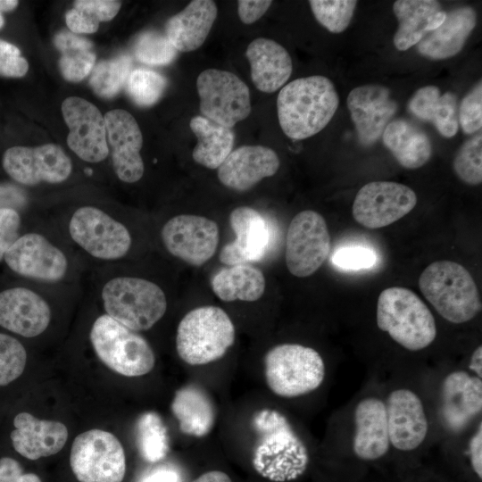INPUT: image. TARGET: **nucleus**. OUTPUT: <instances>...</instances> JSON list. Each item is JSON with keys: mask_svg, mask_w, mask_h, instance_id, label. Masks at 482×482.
<instances>
[{"mask_svg": "<svg viewBox=\"0 0 482 482\" xmlns=\"http://www.w3.org/2000/svg\"><path fill=\"white\" fill-rule=\"evenodd\" d=\"M338 104L336 87L327 77L312 75L292 80L277 98L281 129L293 140L312 137L328 124Z\"/></svg>", "mask_w": 482, "mask_h": 482, "instance_id": "1", "label": "nucleus"}, {"mask_svg": "<svg viewBox=\"0 0 482 482\" xmlns=\"http://www.w3.org/2000/svg\"><path fill=\"white\" fill-rule=\"evenodd\" d=\"M257 433L253 465L263 478L276 482L296 479L309 463L307 448L287 419L279 411L263 409L253 418Z\"/></svg>", "mask_w": 482, "mask_h": 482, "instance_id": "2", "label": "nucleus"}, {"mask_svg": "<svg viewBox=\"0 0 482 482\" xmlns=\"http://www.w3.org/2000/svg\"><path fill=\"white\" fill-rule=\"evenodd\" d=\"M377 325L410 351L428 347L436 337V321L430 310L415 293L401 287H388L380 293Z\"/></svg>", "mask_w": 482, "mask_h": 482, "instance_id": "3", "label": "nucleus"}, {"mask_svg": "<svg viewBox=\"0 0 482 482\" xmlns=\"http://www.w3.org/2000/svg\"><path fill=\"white\" fill-rule=\"evenodd\" d=\"M419 287L439 315L452 323L467 322L481 310L472 276L455 262L443 260L430 263L420 274Z\"/></svg>", "mask_w": 482, "mask_h": 482, "instance_id": "4", "label": "nucleus"}, {"mask_svg": "<svg viewBox=\"0 0 482 482\" xmlns=\"http://www.w3.org/2000/svg\"><path fill=\"white\" fill-rule=\"evenodd\" d=\"M101 298L107 315L136 332L151 328L167 310L163 290L137 277L110 278L102 287Z\"/></svg>", "mask_w": 482, "mask_h": 482, "instance_id": "5", "label": "nucleus"}, {"mask_svg": "<svg viewBox=\"0 0 482 482\" xmlns=\"http://www.w3.org/2000/svg\"><path fill=\"white\" fill-rule=\"evenodd\" d=\"M235 327L227 312L202 306L187 312L179 323L176 348L189 365H204L224 356L235 341Z\"/></svg>", "mask_w": 482, "mask_h": 482, "instance_id": "6", "label": "nucleus"}, {"mask_svg": "<svg viewBox=\"0 0 482 482\" xmlns=\"http://www.w3.org/2000/svg\"><path fill=\"white\" fill-rule=\"evenodd\" d=\"M265 379L277 395L292 398L309 394L322 384L326 369L321 355L299 344H281L264 357Z\"/></svg>", "mask_w": 482, "mask_h": 482, "instance_id": "7", "label": "nucleus"}, {"mask_svg": "<svg viewBox=\"0 0 482 482\" xmlns=\"http://www.w3.org/2000/svg\"><path fill=\"white\" fill-rule=\"evenodd\" d=\"M89 337L98 358L120 375L139 377L154 367L155 357L148 342L106 313L96 319Z\"/></svg>", "mask_w": 482, "mask_h": 482, "instance_id": "8", "label": "nucleus"}, {"mask_svg": "<svg viewBox=\"0 0 482 482\" xmlns=\"http://www.w3.org/2000/svg\"><path fill=\"white\" fill-rule=\"evenodd\" d=\"M70 464L79 482H122L126 472L125 453L119 439L96 428L74 439Z\"/></svg>", "mask_w": 482, "mask_h": 482, "instance_id": "9", "label": "nucleus"}, {"mask_svg": "<svg viewBox=\"0 0 482 482\" xmlns=\"http://www.w3.org/2000/svg\"><path fill=\"white\" fill-rule=\"evenodd\" d=\"M68 229L73 242L98 260H119L131 247L127 227L97 207L78 208L69 220Z\"/></svg>", "mask_w": 482, "mask_h": 482, "instance_id": "10", "label": "nucleus"}, {"mask_svg": "<svg viewBox=\"0 0 482 482\" xmlns=\"http://www.w3.org/2000/svg\"><path fill=\"white\" fill-rule=\"evenodd\" d=\"M204 117L232 129L251 112L250 92L246 84L227 71L207 69L196 79Z\"/></svg>", "mask_w": 482, "mask_h": 482, "instance_id": "11", "label": "nucleus"}, {"mask_svg": "<svg viewBox=\"0 0 482 482\" xmlns=\"http://www.w3.org/2000/svg\"><path fill=\"white\" fill-rule=\"evenodd\" d=\"M330 251V235L325 219L317 212L302 211L291 220L286 238V264L298 278L313 274Z\"/></svg>", "mask_w": 482, "mask_h": 482, "instance_id": "12", "label": "nucleus"}, {"mask_svg": "<svg viewBox=\"0 0 482 482\" xmlns=\"http://www.w3.org/2000/svg\"><path fill=\"white\" fill-rule=\"evenodd\" d=\"M1 165L12 181L28 187L41 182L51 184L63 182L72 170L71 159L55 144L35 147L21 145L9 147L3 154Z\"/></svg>", "mask_w": 482, "mask_h": 482, "instance_id": "13", "label": "nucleus"}, {"mask_svg": "<svg viewBox=\"0 0 482 482\" xmlns=\"http://www.w3.org/2000/svg\"><path fill=\"white\" fill-rule=\"evenodd\" d=\"M13 275L45 282H57L67 274L65 253L45 236L22 233L4 254L3 261Z\"/></svg>", "mask_w": 482, "mask_h": 482, "instance_id": "14", "label": "nucleus"}, {"mask_svg": "<svg viewBox=\"0 0 482 482\" xmlns=\"http://www.w3.org/2000/svg\"><path fill=\"white\" fill-rule=\"evenodd\" d=\"M417 196L409 187L393 181H372L356 194L353 216L368 229L386 227L409 213L416 205Z\"/></svg>", "mask_w": 482, "mask_h": 482, "instance_id": "15", "label": "nucleus"}, {"mask_svg": "<svg viewBox=\"0 0 482 482\" xmlns=\"http://www.w3.org/2000/svg\"><path fill=\"white\" fill-rule=\"evenodd\" d=\"M161 237L167 251L193 266H201L215 253L219 228L215 221L197 215L181 214L170 219Z\"/></svg>", "mask_w": 482, "mask_h": 482, "instance_id": "16", "label": "nucleus"}, {"mask_svg": "<svg viewBox=\"0 0 482 482\" xmlns=\"http://www.w3.org/2000/svg\"><path fill=\"white\" fill-rule=\"evenodd\" d=\"M63 119L70 130L67 145L81 160L96 163L110 154L104 118L92 103L79 96L67 97L62 104Z\"/></svg>", "mask_w": 482, "mask_h": 482, "instance_id": "17", "label": "nucleus"}, {"mask_svg": "<svg viewBox=\"0 0 482 482\" xmlns=\"http://www.w3.org/2000/svg\"><path fill=\"white\" fill-rule=\"evenodd\" d=\"M5 283L0 285V327L23 337L42 334L51 320L47 302L30 287Z\"/></svg>", "mask_w": 482, "mask_h": 482, "instance_id": "18", "label": "nucleus"}, {"mask_svg": "<svg viewBox=\"0 0 482 482\" xmlns=\"http://www.w3.org/2000/svg\"><path fill=\"white\" fill-rule=\"evenodd\" d=\"M104 118L115 174L126 183L138 181L145 166L140 154L143 137L136 119L122 109L109 111Z\"/></svg>", "mask_w": 482, "mask_h": 482, "instance_id": "19", "label": "nucleus"}, {"mask_svg": "<svg viewBox=\"0 0 482 482\" xmlns=\"http://www.w3.org/2000/svg\"><path fill=\"white\" fill-rule=\"evenodd\" d=\"M357 137L363 145L376 143L397 111L389 88L369 84L352 89L346 100Z\"/></svg>", "mask_w": 482, "mask_h": 482, "instance_id": "20", "label": "nucleus"}, {"mask_svg": "<svg viewBox=\"0 0 482 482\" xmlns=\"http://www.w3.org/2000/svg\"><path fill=\"white\" fill-rule=\"evenodd\" d=\"M385 405L390 444L403 452L418 448L428 429L420 398L410 389L399 388L389 394Z\"/></svg>", "mask_w": 482, "mask_h": 482, "instance_id": "21", "label": "nucleus"}, {"mask_svg": "<svg viewBox=\"0 0 482 482\" xmlns=\"http://www.w3.org/2000/svg\"><path fill=\"white\" fill-rule=\"evenodd\" d=\"M229 224L236 239L222 247L220 261L233 266L262 260L270 240L265 218L252 207L239 206L231 212Z\"/></svg>", "mask_w": 482, "mask_h": 482, "instance_id": "22", "label": "nucleus"}, {"mask_svg": "<svg viewBox=\"0 0 482 482\" xmlns=\"http://www.w3.org/2000/svg\"><path fill=\"white\" fill-rule=\"evenodd\" d=\"M277 153L263 145H242L229 154L218 168V179L225 187L246 191L279 168Z\"/></svg>", "mask_w": 482, "mask_h": 482, "instance_id": "23", "label": "nucleus"}, {"mask_svg": "<svg viewBox=\"0 0 482 482\" xmlns=\"http://www.w3.org/2000/svg\"><path fill=\"white\" fill-rule=\"evenodd\" d=\"M482 380L462 370L448 374L442 384L441 414L453 431L465 428L481 413Z\"/></svg>", "mask_w": 482, "mask_h": 482, "instance_id": "24", "label": "nucleus"}, {"mask_svg": "<svg viewBox=\"0 0 482 482\" xmlns=\"http://www.w3.org/2000/svg\"><path fill=\"white\" fill-rule=\"evenodd\" d=\"M13 425L15 429L10 435L12 445L29 460L55 454L67 441V428L58 421L38 420L28 412H21L15 416Z\"/></svg>", "mask_w": 482, "mask_h": 482, "instance_id": "25", "label": "nucleus"}, {"mask_svg": "<svg viewBox=\"0 0 482 482\" xmlns=\"http://www.w3.org/2000/svg\"><path fill=\"white\" fill-rule=\"evenodd\" d=\"M354 454L363 461L384 456L390 445L385 403L376 397L360 401L354 411Z\"/></svg>", "mask_w": 482, "mask_h": 482, "instance_id": "26", "label": "nucleus"}, {"mask_svg": "<svg viewBox=\"0 0 482 482\" xmlns=\"http://www.w3.org/2000/svg\"><path fill=\"white\" fill-rule=\"evenodd\" d=\"M245 56L250 63L251 79L258 90L273 93L291 76L292 59L284 46L265 37L253 40Z\"/></svg>", "mask_w": 482, "mask_h": 482, "instance_id": "27", "label": "nucleus"}, {"mask_svg": "<svg viewBox=\"0 0 482 482\" xmlns=\"http://www.w3.org/2000/svg\"><path fill=\"white\" fill-rule=\"evenodd\" d=\"M477 24V13L470 6L446 12L444 22L428 32L417 44L420 54L431 60H443L459 54Z\"/></svg>", "mask_w": 482, "mask_h": 482, "instance_id": "28", "label": "nucleus"}, {"mask_svg": "<svg viewBox=\"0 0 482 482\" xmlns=\"http://www.w3.org/2000/svg\"><path fill=\"white\" fill-rule=\"evenodd\" d=\"M214 1L194 0L165 23V35L179 52H191L205 41L217 17Z\"/></svg>", "mask_w": 482, "mask_h": 482, "instance_id": "29", "label": "nucleus"}, {"mask_svg": "<svg viewBox=\"0 0 482 482\" xmlns=\"http://www.w3.org/2000/svg\"><path fill=\"white\" fill-rule=\"evenodd\" d=\"M382 140L395 160L406 169L420 168L431 157L429 137L406 120H391L383 131Z\"/></svg>", "mask_w": 482, "mask_h": 482, "instance_id": "30", "label": "nucleus"}, {"mask_svg": "<svg viewBox=\"0 0 482 482\" xmlns=\"http://www.w3.org/2000/svg\"><path fill=\"white\" fill-rule=\"evenodd\" d=\"M408 110L416 118L433 123L445 137H453L458 131L457 97L451 91L441 95L436 86L420 87L410 99Z\"/></svg>", "mask_w": 482, "mask_h": 482, "instance_id": "31", "label": "nucleus"}, {"mask_svg": "<svg viewBox=\"0 0 482 482\" xmlns=\"http://www.w3.org/2000/svg\"><path fill=\"white\" fill-rule=\"evenodd\" d=\"M171 411L182 433L196 437L206 436L215 421L212 400L200 387L188 385L176 391Z\"/></svg>", "mask_w": 482, "mask_h": 482, "instance_id": "32", "label": "nucleus"}, {"mask_svg": "<svg viewBox=\"0 0 482 482\" xmlns=\"http://www.w3.org/2000/svg\"><path fill=\"white\" fill-rule=\"evenodd\" d=\"M189 126L197 138L192 152L194 161L208 169H218L233 150L232 129L201 115L192 118Z\"/></svg>", "mask_w": 482, "mask_h": 482, "instance_id": "33", "label": "nucleus"}, {"mask_svg": "<svg viewBox=\"0 0 482 482\" xmlns=\"http://www.w3.org/2000/svg\"><path fill=\"white\" fill-rule=\"evenodd\" d=\"M211 287L224 302H254L264 294L265 278L256 267L248 263L237 264L220 270L212 278Z\"/></svg>", "mask_w": 482, "mask_h": 482, "instance_id": "34", "label": "nucleus"}, {"mask_svg": "<svg viewBox=\"0 0 482 482\" xmlns=\"http://www.w3.org/2000/svg\"><path fill=\"white\" fill-rule=\"evenodd\" d=\"M442 11L435 0H397L393 12L398 20V29L394 36V45L405 51L417 45L428 33V23L433 14Z\"/></svg>", "mask_w": 482, "mask_h": 482, "instance_id": "35", "label": "nucleus"}, {"mask_svg": "<svg viewBox=\"0 0 482 482\" xmlns=\"http://www.w3.org/2000/svg\"><path fill=\"white\" fill-rule=\"evenodd\" d=\"M54 44L62 54L59 68L66 80L79 82L89 75L96 59L90 40L71 31L62 30L54 36Z\"/></svg>", "mask_w": 482, "mask_h": 482, "instance_id": "36", "label": "nucleus"}, {"mask_svg": "<svg viewBox=\"0 0 482 482\" xmlns=\"http://www.w3.org/2000/svg\"><path fill=\"white\" fill-rule=\"evenodd\" d=\"M136 437L138 452L146 461L158 462L168 453V431L156 412L146 411L140 415L137 421Z\"/></svg>", "mask_w": 482, "mask_h": 482, "instance_id": "37", "label": "nucleus"}, {"mask_svg": "<svg viewBox=\"0 0 482 482\" xmlns=\"http://www.w3.org/2000/svg\"><path fill=\"white\" fill-rule=\"evenodd\" d=\"M131 65V58L126 54L101 61L92 70L90 87L100 97H114L127 82Z\"/></svg>", "mask_w": 482, "mask_h": 482, "instance_id": "38", "label": "nucleus"}, {"mask_svg": "<svg viewBox=\"0 0 482 482\" xmlns=\"http://www.w3.org/2000/svg\"><path fill=\"white\" fill-rule=\"evenodd\" d=\"M126 86L129 97L136 104L148 107L162 97L167 87V79L156 71L136 69L130 72Z\"/></svg>", "mask_w": 482, "mask_h": 482, "instance_id": "39", "label": "nucleus"}, {"mask_svg": "<svg viewBox=\"0 0 482 482\" xmlns=\"http://www.w3.org/2000/svg\"><path fill=\"white\" fill-rule=\"evenodd\" d=\"M135 57L149 65H165L170 63L178 51L169 41L167 36L158 31L149 30L141 33L133 46Z\"/></svg>", "mask_w": 482, "mask_h": 482, "instance_id": "40", "label": "nucleus"}, {"mask_svg": "<svg viewBox=\"0 0 482 482\" xmlns=\"http://www.w3.org/2000/svg\"><path fill=\"white\" fill-rule=\"evenodd\" d=\"M312 12L320 24L331 33L346 29L354 13V0H311Z\"/></svg>", "mask_w": 482, "mask_h": 482, "instance_id": "41", "label": "nucleus"}, {"mask_svg": "<svg viewBox=\"0 0 482 482\" xmlns=\"http://www.w3.org/2000/svg\"><path fill=\"white\" fill-rule=\"evenodd\" d=\"M453 170L464 183L477 186L482 182V137L474 135L459 148L454 160Z\"/></svg>", "mask_w": 482, "mask_h": 482, "instance_id": "42", "label": "nucleus"}, {"mask_svg": "<svg viewBox=\"0 0 482 482\" xmlns=\"http://www.w3.org/2000/svg\"><path fill=\"white\" fill-rule=\"evenodd\" d=\"M26 361L23 345L16 337L0 332V386L18 378L25 369Z\"/></svg>", "mask_w": 482, "mask_h": 482, "instance_id": "43", "label": "nucleus"}, {"mask_svg": "<svg viewBox=\"0 0 482 482\" xmlns=\"http://www.w3.org/2000/svg\"><path fill=\"white\" fill-rule=\"evenodd\" d=\"M458 121L465 134L471 135L482 127V84L479 81L461 100Z\"/></svg>", "mask_w": 482, "mask_h": 482, "instance_id": "44", "label": "nucleus"}, {"mask_svg": "<svg viewBox=\"0 0 482 482\" xmlns=\"http://www.w3.org/2000/svg\"><path fill=\"white\" fill-rule=\"evenodd\" d=\"M333 263L345 270H362L373 266L376 254L370 248L363 246H345L335 252Z\"/></svg>", "mask_w": 482, "mask_h": 482, "instance_id": "45", "label": "nucleus"}, {"mask_svg": "<svg viewBox=\"0 0 482 482\" xmlns=\"http://www.w3.org/2000/svg\"><path fill=\"white\" fill-rule=\"evenodd\" d=\"M20 210L11 207L0 208V262L7 250L22 234V218Z\"/></svg>", "mask_w": 482, "mask_h": 482, "instance_id": "46", "label": "nucleus"}, {"mask_svg": "<svg viewBox=\"0 0 482 482\" xmlns=\"http://www.w3.org/2000/svg\"><path fill=\"white\" fill-rule=\"evenodd\" d=\"M120 6V1L113 0H77L73 4L74 9L96 25L113 19Z\"/></svg>", "mask_w": 482, "mask_h": 482, "instance_id": "47", "label": "nucleus"}, {"mask_svg": "<svg viewBox=\"0 0 482 482\" xmlns=\"http://www.w3.org/2000/svg\"><path fill=\"white\" fill-rule=\"evenodd\" d=\"M29 70L27 60L21 55L14 45L0 39V76L7 78L23 77Z\"/></svg>", "mask_w": 482, "mask_h": 482, "instance_id": "48", "label": "nucleus"}, {"mask_svg": "<svg viewBox=\"0 0 482 482\" xmlns=\"http://www.w3.org/2000/svg\"><path fill=\"white\" fill-rule=\"evenodd\" d=\"M272 1L269 0H239L237 13L245 24H252L258 21L270 8Z\"/></svg>", "mask_w": 482, "mask_h": 482, "instance_id": "49", "label": "nucleus"}, {"mask_svg": "<svg viewBox=\"0 0 482 482\" xmlns=\"http://www.w3.org/2000/svg\"><path fill=\"white\" fill-rule=\"evenodd\" d=\"M27 201V195L20 187L9 182H0V208L11 207L21 211Z\"/></svg>", "mask_w": 482, "mask_h": 482, "instance_id": "50", "label": "nucleus"}, {"mask_svg": "<svg viewBox=\"0 0 482 482\" xmlns=\"http://www.w3.org/2000/svg\"><path fill=\"white\" fill-rule=\"evenodd\" d=\"M137 482H181V476L172 466L158 465L144 472Z\"/></svg>", "mask_w": 482, "mask_h": 482, "instance_id": "51", "label": "nucleus"}, {"mask_svg": "<svg viewBox=\"0 0 482 482\" xmlns=\"http://www.w3.org/2000/svg\"><path fill=\"white\" fill-rule=\"evenodd\" d=\"M65 21L70 31L75 34H91L96 32L99 27L74 8L66 12Z\"/></svg>", "mask_w": 482, "mask_h": 482, "instance_id": "52", "label": "nucleus"}, {"mask_svg": "<svg viewBox=\"0 0 482 482\" xmlns=\"http://www.w3.org/2000/svg\"><path fill=\"white\" fill-rule=\"evenodd\" d=\"M470 459L477 476L482 478V423L472 436L469 444Z\"/></svg>", "mask_w": 482, "mask_h": 482, "instance_id": "53", "label": "nucleus"}, {"mask_svg": "<svg viewBox=\"0 0 482 482\" xmlns=\"http://www.w3.org/2000/svg\"><path fill=\"white\" fill-rule=\"evenodd\" d=\"M20 463L10 457L0 459V482H20L22 476Z\"/></svg>", "mask_w": 482, "mask_h": 482, "instance_id": "54", "label": "nucleus"}, {"mask_svg": "<svg viewBox=\"0 0 482 482\" xmlns=\"http://www.w3.org/2000/svg\"><path fill=\"white\" fill-rule=\"evenodd\" d=\"M191 482H232L230 478L220 470H212L204 473Z\"/></svg>", "mask_w": 482, "mask_h": 482, "instance_id": "55", "label": "nucleus"}, {"mask_svg": "<svg viewBox=\"0 0 482 482\" xmlns=\"http://www.w3.org/2000/svg\"><path fill=\"white\" fill-rule=\"evenodd\" d=\"M469 368L475 373V376L482 378V346L478 345L472 353Z\"/></svg>", "mask_w": 482, "mask_h": 482, "instance_id": "56", "label": "nucleus"}, {"mask_svg": "<svg viewBox=\"0 0 482 482\" xmlns=\"http://www.w3.org/2000/svg\"><path fill=\"white\" fill-rule=\"evenodd\" d=\"M18 4L19 2L16 0H0V29L4 24L3 12L15 9Z\"/></svg>", "mask_w": 482, "mask_h": 482, "instance_id": "57", "label": "nucleus"}]
</instances>
